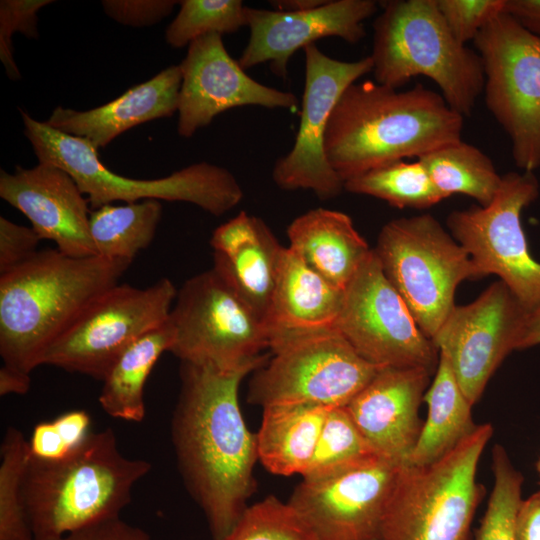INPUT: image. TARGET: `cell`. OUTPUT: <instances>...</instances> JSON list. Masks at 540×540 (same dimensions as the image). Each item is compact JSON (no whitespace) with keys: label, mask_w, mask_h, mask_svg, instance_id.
<instances>
[{"label":"cell","mask_w":540,"mask_h":540,"mask_svg":"<svg viewBox=\"0 0 540 540\" xmlns=\"http://www.w3.org/2000/svg\"><path fill=\"white\" fill-rule=\"evenodd\" d=\"M176 295L168 278L146 288H108L49 346L41 365L103 381L130 345L168 320Z\"/></svg>","instance_id":"8fae6325"},{"label":"cell","mask_w":540,"mask_h":540,"mask_svg":"<svg viewBox=\"0 0 540 540\" xmlns=\"http://www.w3.org/2000/svg\"><path fill=\"white\" fill-rule=\"evenodd\" d=\"M24 134L39 163L66 171L76 182L89 205L97 209L115 201L141 199L188 202L220 216L237 206L243 190L227 169L208 162L195 163L158 179H133L109 170L98 150L86 139L62 133L45 122L20 111Z\"/></svg>","instance_id":"8992f818"},{"label":"cell","mask_w":540,"mask_h":540,"mask_svg":"<svg viewBox=\"0 0 540 540\" xmlns=\"http://www.w3.org/2000/svg\"><path fill=\"white\" fill-rule=\"evenodd\" d=\"M101 3L105 13L116 22L132 27H145L170 15L179 1L103 0Z\"/></svg>","instance_id":"ab89813d"},{"label":"cell","mask_w":540,"mask_h":540,"mask_svg":"<svg viewBox=\"0 0 540 540\" xmlns=\"http://www.w3.org/2000/svg\"><path fill=\"white\" fill-rule=\"evenodd\" d=\"M492 470L493 488L474 540H514L515 518L523 500V476L500 445L492 450Z\"/></svg>","instance_id":"e575fe53"},{"label":"cell","mask_w":540,"mask_h":540,"mask_svg":"<svg viewBox=\"0 0 540 540\" xmlns=\"http://www.w3.org/2000/svg\"><path fill=\"white\" fill-rule=\"evenodd\" d=\"M373 23L374 81L399 88L413 77L431 79L446 103L470 116L484 88L479 54L459 43L436 0H390Z\"/></svg>","instance_id":"5b68a950"},{"label":"cell","mask_w":540,"mask_h":540,"mask_svg":"<svg viewBox=\"0 0 540 540\" xmlns=\"http://www.w3.org/2000/svg\"><path fill=\"white\" fill-rule=\"evenodd\" d=\"M431 375L418 367H382L345 406L376 454L406 463L423 426L419 407Z\"/></svg>","instance_id":"44dd1931"},{"label":"cell","mask_w":540,"mask_h":540,"mask_svg":"<svg viewBox=\"0 0 540 540\" xmlns=\"http://www.w3.org/2000/svg\"><path fill=\"white\" fill-rule=\"evenodd\" d=\"M536 467H537V471H538L539 476H540V458H539V460H538V462H537V466H536Z\"/></svg>","instance_id":"681fc988"},{"label":"cell","mask_w":540,"mask_h":540,"mask_svg":"<svg viewBox=\"0 0 540 540\" xmlns=\"http://www.w3.org/2000/svg\"><path fill=\"white\" fill-rule=\"evenodd\" d=\"M328 0H274L270 5L276 11L298 12L315 9L324 5Z\"/></svg>","instance_id":"c3c4849f"},{"label":"cell","mask_w":540,"mask_h":540,"mask_svg":"<svg viewBox=\"0 0 540 540\" xmlns=\"http://www.w3.org/2000/svg\"><path fill=\"white\" fill-rule=\"evenodd\" d=\"M344 290L332 285L284 247L266 325L278 337L336 329Z\"/></svg>","instance_id":"cb8c5ba5"},{"label":"cell","mask_w":540,"mask_h":540,"mask_svg":"<svg viewBox=\"0 0 540 540\" xmlns=\"http://www.w3.org/2000/svg\"><path fill=\"white\" fill-rule=\"evenodd\" d=\"M169 320L175 330L169 352L181 362L236 372L268 360L265 320L214 267L183 283Z\"/></svg>","instance_id":"9c48e42d"},{"label":"cell","mask_w":540,"mask_h":540,"mask_svg":"<svg viewBox=\"0 0 540 540\" xmlns=\"http://www.w3.org/2000/svg\"><path fill=\"white\" fill-rule=\"evenodd\" d=\"M377 10L378 2L374 0H332L298 12L247 6L250 37L238 63L245 70L269 62L277 76L286 78L288 62L300 48L326 37L356 44L366 35L364 21Z\"/></svg>","instance_id":"d6986e66"},{"label":"cell","mask_w":540,"mask_h":540,"mask_svg":"<svg viewBox=\"0 0 540 540\" xmlns=\"http://www.w3.org/2000/svg\"><path fill=\"white\" fill-rule=\"evenodd\" d=\"M272 357L255 370L248 401L277 405L345 407L380 367L363 359L337 329L273 339Z\"/></svg>","instance_id":"30bf717a"},{"label":"cell","mask_w":540,"mask_h":540,"mask_svg":"<svg viewBox=\"0 0 540 540\" xmlns=\"http://www.w3.org/2000/svg\"><path fill=\"white\" fill-rule=\"evenodd\" d=\"M0 197L21 211L42 239L71 257L95 256L90 235L89 201L63 169L39 163L31 169L17 166L0 172Z\"/></svg>","instance_id":"ffe728a7"},{"label":"cell","mask_w":540,"mask_h":540,"mask_svg":"<svg viewBox=\"0 0 540 540\" xmlns=\"http://www.w3.org/2000/svg\"><path fill=\"white\" fill-rule=\"evenodd\" d=\"M0 459V540H34L22 501L28 439L19 429L10 426L5 431Z\"/></svg>","instance_id":"1f68e13d"},{"label":"cell","mask_w":540,"mask_h":540,"mask_svg":"<svg viewBox=\"0 0 540 540\" xmlns=\"http://www.w3.org/2000/svg\"><path fill=\"white\" fill-rule=\"evenodd\" d=\"M514 540H540V490L521 501L514 523Z\"/></svg>","instance_id":"ee69618b"},{"label":"cell","mask_w":540,"mask_h":540,"mask_svg":"<svg viewBox=\"0 0 540 540\" xmlns=\"http://www.w3.org/2000/svg\"><path fill=\"white\" fill-rule=\"evenodd\" d=\"M254 371L222 372L181 362L171 435L186 488L203 511L213 540H224L248 507L256 484V433L239 404L242 380Z\"/></svg>","instance_id":"6da1fadb"},{"label":"cell","mask_w":540,"mask_h":540,"mask_svg":"<svg viewBox=\"0 0 540 540\" xmlns=\"http://www.w3.org/2000/svg\"><path fill=\"white\" fill-rule=\"evenodd\" d=\"M374 251L386 278L430 340L455 306L457 286L485 277L466 249L430 214L387 222Z\"/></svg>","instance_id":"ba28073f"},{"label":"cell","mask_w":540,"mask_h":540,"mask_svg":"<svg viewBox=\"0 0 540 540\" xmlns=\"http://www.w3.org/2000/svg\"><path fill=\"white\" fill-rule=\"evenodd\" d=\"M28 447L30 456L41 460H58L72 452L53 420L39 422L34 426Z\"/></svg>","instance_id":"b9f144b4"},{"label":"cell","mask_w":540,"mask_h":540,"mask_svg":"<svg viewBox=\"0 0 540 540\" xmlns=\"http://www.w3.org/2000/svg\"><path fill=\"white\" fill-rule=\"evenodd\" d=\"M538 196L534 172H508L489 205L447 217L451 235L483 275H497L528 313L540 308V262L529 251L521 215Z\"/></svg>","instance_id":"4fadbf2b"},{"label":"cell","mask_w":540,"mask_h":540,"mask_svg":"<svg viewBox=\"0 0 540 540\" xmlns=\"http://www.w3.org/2000/svg\"><path fill=\"white\" fill-rule=\"evenodd\" d=\"M505 12L540 38V0H506Z\"/></svg>","instance_id":"f6af8a7d"},{"label":"cell","mask_w":540,"mask_h":540,"mask_svg":"<svg viewBox=\"0 0 540 540\" xmlns=\"http://www.w3.org/2000/svg\"><path fill=\"white\" fill-rule=\"evenodd\" d=\"M344 189L379 198L397 208L426 209L446 198L418 159L411 163L400 160L372 169L347 180Z\"/></svg>","instance_id":"4dcf8cb0"},{"label":"cell","mask_w":540,"mask_h":540,"mask_svg":"<svg viewBox=\"0 0 540 540\" xmlns=\"http://www.w3.org/2000/svg\"><path fill=\"white\" fill-rule=\"evenodd\" d=\"M63 441L73 451L90 435L91 417L85 410H71L53 420Z\"/></svg>","instance_id":"7bdbcfd3"},{"label":"cell","mask_w":540,"mask_h":540,"mask_svg":"<svg viewBox=\"0 0 540 540\" xmlns=\"http://www.w3.org/2000/svg\"><path fill=\"white\" fill-rule=\"evenodd\" d=\"M224 540H316L311 528L287 501L274 496L248 505Z\"/></svg>","instance_id":"d590c367"},{"label":"cell","mask_w":540,"mask_h":540,"mask_svg":"<svg viewBox=\"0 0 540 540\" xmlns=\"http://www.w3.org/2000/svg\"><path fill=\"white\" fill-rule=\"evenodd\" d=\"M182 83L178 102V134L192 137L220 113L241 106L295 110L298 98L257 82L227 52L222 35L210 33L188 45L179 65Z\"/></svg>","instance_id":"ac0fdd59"},{"label":"cell","mask_w":540,"mask_h":540,"mask_svg":"<svg viewBox=\"0 0 540 540\" xmlns=\"http://www.w3.org/2000/svg\"><path fill=\"white\" fill-rule=\"evenodd\" d=\"M402 466L373 454L327 477L302 479L288 502L316 540H378Z\"/></svg>","instance_id":"2e32d148"},{"label":"cell","mask_w":540,"mask_h":540,"mask_svg":"<svg viewBox=\"0 0 540 540\" xmlns=\"http://www.w3.org/2000/svg\"><path fill=\"white\" fill-rule=\"evenodd\" d=\"M540 344V308L527 314L519 333L516 349Z\"/></svg>","instance_id":"7dc6e473"},{"label":"cell","mask_w":540,"mask_h":540,"mask_svg":"<svg viewBox=\"0 0 540 540\" xmlns=\"http://www.w3.org/2000/svg\"><path fill=\"white\" fill-rule=\"evenodd\" d=\"M288 248L309 268L344 290L372 250L344 212L309 210L287 228Z\"/></svg>","instance_id":"d4e9b609"},{"label":"cell","mask_w":540,"mask_h":540,"mask_svg":"<svg viewBox=\"0 0 540 540\" xmlns=\"http://www.w3.org/2000/svg\"><path fill=\"white\" fill-rule=\"evenodd\" d=\"M305 86L299 128L291 150L274 165L272 178L283 190H311L320 199L338 196L344 182L325 153V133L340 96L351 84L372 72L370 56L341 61L324 54L316 44L304 48Z\"/></svg>","instance_id":"9a60e30c"},{"label":"cell","mask_w":540,"mask_h":540,"mask_svg":"<svg viewBox=\"0 0 540 540\" xmlns=\"http://www.w3.org/2000/svg\"><path fill=\"white\" fill-rule=\"evenodd\" d=\"M132 260L38 251L0 275V355L30 374L49 346L101 293L119 283Z\"/></svg>","instance_id":"3957f363"},{"label":"cell","mask_w":540,"mask_h":540,"mask_svg":"<svg viewBox=\"0 0 540 540\" xmlns=\"http://www.w3.org/2000/svg\"><path fill=\"white\" fill-rule=\"evenodd\" d=\"M162 216L159 200L107 204L90 212V235L96 255L132 260L154 239Z\"/></svg>","instance_id":"f546056e"},{"label":"cell","mask_w":540,"mask_h":540,"mask_svg":"<svg viewBox=\"0 0 540 540\" xmlns=\"http://www.w3.org/2000/svg\"><path fill=\"white\" fill-rule=\"evenodd\" d=\"M373 454L346 407L331 408L312 459L301 476L303 480L324 478Z\"/></svg>","instance_id":"d6a6232c"},{"label":"cell","mask_w":540,"mask_h":540,"mask_svg":"<svg viewBox=\"0 0 540 540\" xmlns=\"http://www.w3.org/2000/svg\"><path fill=\"white\" fill-rule=\"evenodd\" d=\"M41 238L32 227L18 225L0 217V275L32 258Z\"/></svg>","instance_id":"f35d334b"},{"label":"cell","mask_w":540,"mask_h":540,"mask_svg":"<svg viewBox=\"0 0 540 540\" xmlns=\"http://www.w3.org/2000/svg\"><path fill=\"white\" fill-rule=\"evenodd\" d=\"M336 329L377 367L437 369L438 350L386 278L374 249L344 289Z\"/></svg>","instance_id":"5bb4252c"},{"label":"cell","mask_w":540,"mask_h":540,"mask_svg":"<svg viewBox=\"0 0 540 540\" xmlns=\"http://www.w3.org/2000/svg\"><path fill=\"white\" fill-rule=\"evenodd\" d=\"M31 385L30 374L2 365L0 368V395L26 394Z\"/></svg>","instance_id":"bcb514c9"},{"label":"cell","mask_w":540,"mask_h":540,"mask_svg":"<svg viewBox=\"0 0 540 540\" xmlns=\"http://www.w3.org/2000/svg\"><path fill=\"white\" fill-rule=\"evenodd\" d=\"M150 462L122 454L111 428L91 432L58 460L31 457L22 501L34 540H53L120 517Z\"/></svg>","instance_id":"277c9868"},{"label":"cell","mask_w":540,"mask_h":540,"mask_svg":"<svg viewBox=\"0 0 540 540\" xmlns=\"http://www.w3.org/2000/svg\"><path fill=\"white\" fill-rule=\"evenodd\" d=\"M428 406L418 440L405 464L426 466L453 450L478 425L472 419V404L461 390L447 358L439 353L434 379L424 399Z\"/></svg>","instance_id":"4316f807"},{"label":"cell","mask_w":540,"mask_h":540,"mask_svg":"<svg viewBox=\"0 0 540 540\" xmlns=\"http://www.w3.org/2000/svg\"><path fill=\"white\" fill-rule=\"evenodd\" d=\"M527 314L499 280L473 302L455 305L432 338L472 405L480 399L504 358L516 350Z\"/></svg>","instance_id":"e0dca14e"},{"label":"cell","mask_w":540,"mask_h":540,"mask_svg":"<svg viewBox=\"0 0 540 540\" xmlns=\"http://www.w3.org/2000/svg\"><path fill=\"white\" fill-rule=\"evenodd\" d=\"M180 10L165 32L174 48L189 45L210 33H234L247 26L246 5L240 0H183Z\"/></svg>","instance_id":"836d02e7"},{"label":"cell","mask_w":540,"mask_h":540,"mask_svg":"<svg viewBox=\"0 0 540 540\" xmlns=\"http://www.w3.org/2000/svg\"><path fill=\"white\" fill-rule=\"evenodd\" d=\"M331 408L317 405H277L263 408L256 433L258 460L268 472L302 475L314 454Z\"/></svg>","instance_id":"484cf974"},{"label":"cell","mask_w":540,"mask_h":540,"mask_svg":"<svg viewBox=\"0 0 540 540\" xmlns=\"http://www.w3.org/2000/svg\"><path fill=\"white\" fill-rule=\"evenodd\" d=\"M210 245L212 267L266 320L284 246L262 219L245 211L217 227Z\"/></svg>","instance_id":"7402d4cb"},{"label":"cell","mask_w":540,"mask_h":540,"mask_svg":"<svg viewBox=\"0 0 540 540\" xmlns=\"http://www.w3.org/2000/svg\"><path fill=\"white\" fill-rule=\"evenodd\" d=\"M175 330L168 320L130 345L103 379L99 395L102 409L111 417L141 422L146 414L145 383L160 356L170 351Z\"/></svg>","instance_id":"83f0119b"},{"label":"cell","mask_w":540,"mask_h":540,"mask_svg":"<svg viewBox=\"0 0 540 540\" xmlns=\"http://www.w3.org/2000/svg\"><path fill=\"white\" fill-rule=\"evenodd\" d=\"M181 83L180 66L172 65L102 106L86 111L56 107L45 123L99 150L134 126L171 117L178 111Z\"/></svg>","instance_id":"603a6c76"},{"label":"cell","mask_w":540,"mask_h":540,"mask_svg":"<svg viewBox=\"0 0 540 540\" xmlns=\"http://www.w3.org/2000/svg\"><path fill=\"white\" fill-rule=\"evenodd\" d=\"M50 3V0L0 1V58L10 79L21 77L13 58L12 34L21 32L28 38H37V13Z\"/></svg>","instance_id":"8d00e7d4"},{"label":"cell","mask_w":540,"mask_h":540,"mask_svg":"<svg viewBox=\"0 0 540 540\" xmlns=\"http://www.w3.org/2000/svg\"><path fill=\"white\" fill-rule=\"evenodd\" d=\"M464 117L440 93L417 84L400 91L376 81L351 84L337 101L325 153L341 180L425 155L462 140Z\"/></svg>","instance_id":"7a4b0ae2"},{"label":"cell","mask_w":540,"mask_h":540,"mask_svg":"<svg viewBox=\"0 0 540 540\" xmlns=\"http://www.w3.org/2000/svg\"><path fill=\"white\" fill-rule=\"evenodd\" d=\"M438 10L454 38L461 44L475 39L505 11L506 0H436Z\"/></svg>","instance_id":"74e56055"},{"label":"cell","mask_w":540,"mask_h":540,"mask_svg":"<svg viewBox=\"0 0 540 540\" xmlns=\"http://www.w3.org/2000/svg\"><path fill=\"white\" fill-rule=\"evenodd\" d=\"M437 189L446 197L455 193L489 205L497 195L502 176L492 160L479 148L463 140L417 158Z\"/></svg>","instance_id":"f1b7e54d"},{"label":"cell","mask_w":540,"mask_h":540,"mask_svg":"<svg viewBox=\"0 0 540 540\" xmlns=\"http://www.w3.org/2000/svg\"><path fill=\"white\" fill-rule=\"evenodd\" d=\"M492 434L491 424H480L438 461L403 464L378 540H474L471 525L483 497L477 467Z\"/></svg>","instance_id":"52a82bcc"},{"label":"cell","mask_w":540,"mask_h":540,"mask_svg":"<svg viewBox=\"0 0 540 540\" xmlns=\"http://www.w3.org/2000/svg\"><path fill=\"white\" fill-rule=\"evenodd\" d=\"M53 540H153L142 528L120 517L110 519Z\"/></svg>","instance_id":"60d3db41"},{"label":"cell","mask_w":540,"mask_h":540,"mask_svg":"<svg viewBox=\"0 0 540 540\" xmlns=\"http://www.w3.org/2000/svg\"><path fill=\"white\" fill-rule=\"evenodd\" d=\"M484 70V100L511 141L523 171L540 167V38L505 11L475 37Z\"/></svg>","instance_id":"7c38bea8"}]
</instances>
